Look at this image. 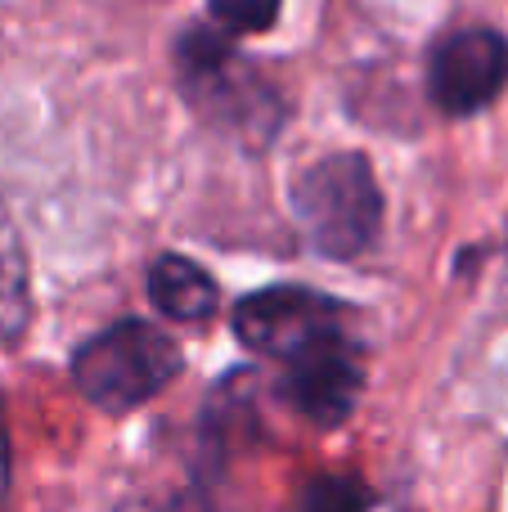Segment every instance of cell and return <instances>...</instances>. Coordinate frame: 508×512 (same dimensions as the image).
<instances>
[{
    "label": "cell",
    "instance_id": "8",
    "mask_svg": "<svg viewBox=\"0 0 508 512\" xmlns=\"http://www.w3.org/2000/svg\"><path fill=\"white\" fill-rule=\"evenodd\" d=\"M32 319V292H27V252L18 243L9 216L0 212V346L18 342Z\"/></svg>",
    "mask_w": 508,
    "mask_h": 512
},
{
    "label": "cell",
    "instance_id": "7",
    "mask_svg": "<svg viewBox=\"0 0 508 512\" xmlns=\"http://www.w3.org/2000/svg\"><path fill=\"white\" fill-rule=\"evenodd\" d=\"M149 297L153 306L162 310V315L180 319V324H203V319L216 315V306H221V288H216V279L203 270L198 261H189V256H158V261L149 265Z\"/></svg>",
    "mask_w": 508,
    "mask_h": 512
},
{
    "label": "cell",
    "instance_id": "2",
    "mask_svg": "<svg viewBox=\"0 0 508 512\" xmlns=\"http://www.w3.org/2000/svg\"><path fill=\"white\" fill-rule=\"evenodd\" d=\"M180 346L149 319H122V324L95 333L72 355V382L104 414H131L176 382Z\"/></svg>",
    "mask_w": 508,
    "mask_h": 512
},
{
    "label": "cell",
    "instance_id": "3",
    "mask_svg": "<svg viewBox=\"0 0 508 512\" xmlns=\"http://www.w3.org/2000/svg\"><path fill=\"white\" fill-rule=\"evenodd\" d=\"M180 63V90L185 99L207 113L212 122H225L230 131L248 135V140H266L279 126V99L261 77L239 59L230 32L216 27H189L176 45Z\"/></svg>",
    "mask_w": 508,
    "mask_h": 512
},
{
    "label": "cell",
    "instance_id": "1",
    "mask_svg": "<svg viewBox=\"0 0 508 512\" xmlns=\"http://www.w3.org/2000/svg\"><path fill=\"white\" fill-rule=\"evenodd\" d=\"M293 216L306 243L329 261H356L383 225V189L365 153H329L293 180Z\"/></svg>",
    "mask_w": 508,
    "mask_h": 512
},
{
    "label": "cell",
    "instance_id": "5",
    "mask_svg": "<svg viewBox=\"0 0 508 512\" xmlns=\"http://www.w3.org/2000/svg\"><path fill=\"white\" fill-rule=\"evenodd\" d=\"M365 391V360L351 333H333L324 342L284 360V396L306 423L338 427L351 418Z\"/></svg>",
    "mask_w": 508,
    "mask_h": 512
},
{
    "label": "cell",
    "instance_id": "9",
    "mask_svg": "<svg viewBox=\"0 0 508 512\" xmlns=\"http://www.w3.org/2000/svg\"><path fill=\"white\" fill-rule=\"evenodd\" d=\"M279 5L284 0H207L216 27L225 32H266L279 18Z\"/></svg>",
    "mask_w": 508,
    "mask_h": 512
},
{
    "label": "cell",
    "instance_id": "10",
    "mask_svg": "<svg viewBox=\"0 0 508 512\" xmlns=\"http://www.w3.org/2000/svg\"><path fill=\"white\" fill-rule=\"evenodd\" d=\"M5 481H9V445H5V423H0V495H5Z\"/></svg>",
    "mask_w": 508,
    "mask_h": 512
},
{
    "label": "cell",
    "instance_id": "4",
    "mask_svg": "<svg viewBox=\"0 0 508 512\" xmlns=\"http://www.w3.org/2000/svg\"><path fill=\"white\" fill-rule=\"evenodd\" d=\"M351 310L315 288H266L234 306V333L248 351L288 360L333 333H347Z\"/></svg>",
    "mask_w": 508,
    "mask_h": 512
},
{
    "label": "cell",
    "instance_id": "6",
    "mask_svg": "<svg viewBox=\"0 0 508 512\" xmlns=\"http://www.w3.org/2000/svg\"><path fill=\"white\" fill-rule=\"evenodd\" d=\"M428 86L441 113L473 117L508 86V41L491 27H464L432 50Z\"/></svg>",
    "mask_w": 508,
    "mask_h": 512
}]
</instances>
